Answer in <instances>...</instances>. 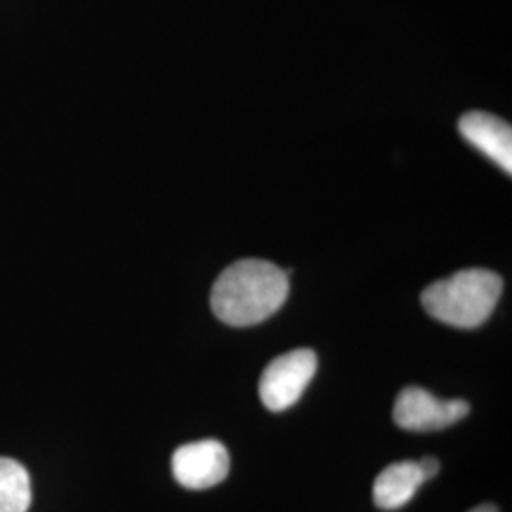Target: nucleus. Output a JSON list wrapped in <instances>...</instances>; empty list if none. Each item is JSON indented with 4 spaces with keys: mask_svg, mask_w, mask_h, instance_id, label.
<instances>
[{
    "mask_svg": "<svg viewBox=\"0 0 512 512\" xmlns=\"http://www.w3.org/2000/svg\"><path fill=\"white\" fill-rule=\"evenodd\" d=\"M501 293L499 275L471 268L429 285L421 294V304L431 317L450 327L476 329L488 321Z\"/></svg>",
    "mask_w": 512,
    "mask_h": 512,
    "instance_id": "2",
    "label": "nucleus"
},
{
    "mask_svg": "<svg viewBox=\"0 0 512 512\" xmlns=\"http://www.w3.org/2000/svg\"><path fill=\"white\" fill-rule=\"evenodd\" d=\"M469 512H499L495 509L494 505H480V507H476L473 511Z\"/></svg>",
    "mask_w": 512,
    "mask_h": 512,
    "instance_id": "10",
    "label": "nucleus"
},
{
    "mask_svg": "<svg viewBox=\"0 0 512 512\" xmlns=\"http://www.w3.org/2000/svg\"><path fill=\"white\" fill-rule=\"evenodd\" d=\"M31 501L27 469L16 459L0 458V512H27Z\"/></svg>",
    "mask_w": 512,
    "mask_h": 512,
    "instance_id": "8",
    "label": "nucleus"
},
{
    "mask_svg": "<svg viewBox=\"0 0 512 512\" xmlns=\"http://www.w3.org/2000/svg\"><path fill=\"white\" fill-rule=\"evenodd\" d=\"M171 469L175 480L184 488L205 490L228 476L230 456L219 440H200L177 448Z\"/></svg>",
    "mask_w": 512,
    "mask_h": 512,
    "instance_id": "5",
    "label": "nucleus"
},
{
    "mask_svg": "<svg viewBox=\"0 0 512 512\" xmlns=\"http://www.w3.org/2000/svg\"><path fill=\"white\" fill-rule=\"evenodd\" d=\"M471 406L465 401H442L421 387H406L393 408V420L404 431H440L463 420Z\"/></svg>",
    "mask_w": 512,
    "mask_h": 512,
    "instance_id": "4",
    "label": "nucleus"
},
{
    "mask_svg": "<svg viewBox=\"0 0 512 512\" xmlns=\"http://www.w3.org/2000/svg\"><path fill=\"white\" fill-rule=\"evenodd\" d=\"M317 370V355L311 349H294L275 357L264 368L258 384L262 404L272 412H283L298 403Z\"/></svg>",
    "mask_w": 512,
    "mask_h": 512,
    "instance_id": "3",
    "label": "nucleus"
},
{
    "mask_svg": "<svg viewBox=\"0 0 512 512\" xmlns=\"http://www.w3.org/2000/svg\"><path fill=\"white\" fill-rule=\"evenodd\" d=\"M425 480L421 473L420 465L414 461H401L385 467L378 475L372 495L374 503L382 511H399L406 503L412 501V497L418 492Z\"/></svg>",
    "mask_w": 512,
    "mask_h": 512,
    "instance_id": "7",
    "label": "nucleus"
},
{
    "mask_svg": "<svg viewBox=\"0 0 512 512\" xmlns=\"http://www.w3.org/2000/svg\"><path fill=\"white\" fill-rule=\"evenodd\" d=\"M289 296V272L268 260L228 266L213 285L211 308L230 327H251L272 317Z\"/></svg>",
    "mask_w": 512,
    "mask_h": 512,
    "instance_id": "1",
    "label": "nucleus"
},
{
    "mask_svg": "<svg viewBox=\"0 0 512 512\" xmlns=\"http://www.w3.org/2000/svg\"><path fill=\"white\" fill-rule=\"evenodd\" d=\"M418 465H420L421 473L425 476V480H431L440 471L439 459L431 458V456L418 461Z\"/></svg>",
    "mask_w": 512,
    "mask_h": 512,
    "instance_id": "9",
    "label": "nucleus"
},
{
    "mask_svg": "<svg viewBox=\"0 0 512 512\" xmlns=\"http://www.w3.org/2000/svg\"><path fill=\"white\" fill-rule=\"evenodd\" d=\"M461 135L495 164L512 173V129L488 112H467L459 120Z\"/></svg>",
    "mask_w": 512,
    "mask_h": 512,
    "instance_id": "6",
    "label": "nucleus"
}]
</instances>
